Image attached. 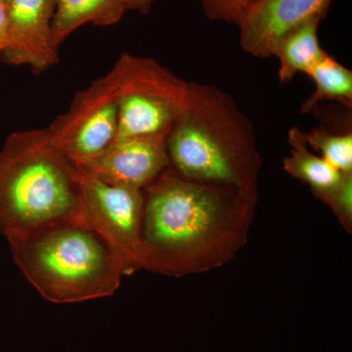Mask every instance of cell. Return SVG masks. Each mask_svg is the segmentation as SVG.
Returning a JSON list of instances; mask_svg holds the SVG:
<instances>
[{"mask_svg":"<svg viewBox=\"0 0 352 352\" xmlns=\"http://www.w3.org/2000/svg\"><path fill=\"white\" fill-rule=\"evenodd\" d=\"M289 154L283 160V168L296 179L307 183L314 196L333 188L344 173L331 166L323 157L308 148L303 131L298 126L288 132Z\"/></svg>","mask_w":352,"mask_h":352,"instance_id":"13","label":"cell"},{"mask_svg":"<svg viewBox=\"0 0 352 352\" xmlns=\"http://www.w3.org/2000/svg\"><path fill=\"white\" fill-rule=\"evenodd\" d=\"M166 142L170 168L182 177L232 187L258 201L263 157L254 127L226 90L190 82L186 110Z\"/></svg>","mask_w":352,"mask_h":352,"instance_id":"2","label":"cell"},{"mask_svg":"<svg viewBox=\"0 0 352 352\" xmlns=\"http://www.w3.org/2000/svg\"><path fill=\"white\" fill-rule=\"evenodd\" d=\"M127 10L138 11L141 14H147L151 10L153 4L157 0H124Z\"/></svg>","mask_w":352,"mask_h":352,"instance_id":"19","label":"cell"},{"mask_svg":"<svg viewBox=\"0 0 352 352\" xmlns=\"http://www.w3.org/2000/svg\"><path fill=\"white\" fill-rule=\"evenodd\" d=\"M166 140L164 135L117 138L76 166L110 184L143 190L170 166Z\"/></svg>","mask_w":352,"mask_h":352,"instance_id":"9","label":"cell"},{"mask_svg":"<svg viewBox=\"0 0 352 352\" xmlns=\"http://www.w3.org/2000/svg\"><path fill=\"white\" fill-rule=\"evenodd\" d=\"M142 191L145 270L201 274L230 263L247 245L258 201L239 190L192 182L168 166Z\"/></svg>","mask_w":352,"mask_h":352,"instance_id":"1","label":"cell"},{"mask_svg":"<svg viewBox=\"0 0 352 352\" xmlns=\"http://www.w3.org/2000/svg\"><path fill=\"white\" fill-rule=\"evenodd\" d=\"M106 75L119 110L117 138L168 136L186 110L190 82L153 58L124 53Z\"/></svg>","mask_w":352,"mask_h":352,"instance_id":"5","label":"cell"},{"mask_svg":"<svg viewBox=\"0 0 352 352\" xmlns=\"http://www.w3.org/2000/svg\"><path fill=\"white\" fill-rule=\"evenodd\" d=\"M78 178L87 226L117 256L124 275L145 270L142 190L110 184L80 168Z\"/></svg>","mask_w":352,"mask_h":352,"instance_id":"6","label":"cell"},{"mask_svg":"<svg viewBox=\"0 0 352 352\" xmlns=\"http://www.w3.org/2000/svg\"><path fill=\"white\" fill-rule=\"evenodd\" d=\"M126 10L124 0H56L53 43L59 50L78 28L87 24L102 27L117 24Z\"/></svg>","mask_w":352,"mask_h":352,"instance_id":"11","label":"cell"},{"mask_svg":"<svg viewBox=\"0 0 352 352\" xmlns=\"http://www.w3.org/2000/svg\"><path fill=\"white\" fill-rule=\"evenodd\" d=\"M8 38L0 58L13 66H27L41 74L59 62L53 43L56 0H7Z\"/></svg>","mask_w":352,"mask_h":352,"instance_id":"8","label":"cell"},{"mask_svg":"<svg viewBox=\"0 0 352 352\" xmlns=\"http://www.w3.org/2000/svg\"><path fill=\"white\" fill-rule=\"evenodd\" d=\"M305 75L314 80L315 89L303 102L300 113L314 112L325 101L352 107V72L326 53Z\"/></svg>","mask_w":352,"mask_h":352,"instance_id":"14","label":"cell"},{"mask_svg":"<svg viewBox=\"0 0 352 352\" xmlns=\"http://www.w3.org/2000/svg\"><path fill=\"white\" fill-rule=\"evenodd\" d=\"M46 129L58 151L76 166L104 151L119 129V110L107 75L78 91L68 110Z\"/></svg>","mask_w":352,"mask_h":352,"instance_id":"7","label":"cell"},{"mask_svg":"<svg viewBox=\"0 0 352 352\" xmlns=\"http://www.w3.org/2000/svg\"><path fill=\"white\" fill-rule=\"evenodd\" d=\"M333 0H256L238 28L240 45L248 54L273 57L287 34L312 20H323Z\"/></svg>","mask_w":352,"mask_h":352,"instance_id":"10","label":"cell"},{"mask_svg":"<svg viewBox=\"0 0 352 352\" xmlns=\"http://www.w3.org/2000/svg\"><path fill=\"white\" fill-rule=\"evenodd\" d=\"M0 3L3 4V6H6L7 0H0Z\"/></svg>","mask_w":352,"mask_h":352,"instance_id":"20","label":"cell"},{"mask_svg":"<svg viewBox=\"0 0 352 352\" xmlns=\"http://www.w3.org/2000/svg\"><path fill=\"white\" fill-rule=\"evenodd\" d=\"M320 20H312L287 34L277 43L273 56L279 61L278 76L282 83L293 80L298 74H307L325 56L318 38Z\"/></svg>","mask_w":352,"mask_h":352,"instance_id":"12","label":"cell"},{"mask_svg":"<svg viewBox=\"0 0 352 352\" xmlns=\"http://www.w3.org/2000/svg\"><path fill=\"white\" fill-rule=\"evenodd\" d=\"M331 208L342 228L352 233V173L342 175L333 188L315 196Z\"/></svg>","mask_w":352,"mask_h":352,"instance_id":"16","label":"cell"},{"mask_svg":"<svg viewBox=\"0 0 352 352\" xmlns=\"http://www.w3.org/2000/svg\"><path fill=\"white\" fill-rule=\"evenodd\" d=\"M69 222L87 226L78 166L46 127L13 132L0 149V234L14 239Z\"/></svg>","mask_w":352,"mask_h":352,"instance_id":"3","label":"cell"},{"mask_svg":"<svg viewBox=\"0 0 352 352\" xmlns=\"http://www.w3.org/2000/svg\"><path fill=\"white\" fill-rule=\"evenodd\" d=\"M256 0H201L210 20L237 25Z\"/></svg>","mask_w":352,"mask_h":352,"instance_id":"17","label":"cell"},{"mask_svg":"<svg viewBox=\"0 0 352 352\" xmlns=\"http://www.w3.org/2000/svg\"><path fill=\"white\" fill-rule=\"evenodd\" d=\"M7 242L23 276L50 302L113 296L124 275L110 248L85 224H58Z\"/></svg>","mask_w":352,"mask_h":352,"instance_id":"4","label":"cell"},{"mask_svg":"<svg viewBox=\"0 0 352 352\" xmlns=\"http://www.w3.org/2000/svg\"><path fill=\"white\" fill-rule=\"evenodd\" d=\"M8 38V22H7L6 7L0 3V55L3 52Z\"/></svg>","mask_w":352,"mask_h":352,"instance_id":"18","label":"cell"},{"mask_svg":"<svg viewBox=\"0 0 352 352\" xmlns=\"http://www.w3.org/2000/svg\"><path fill=\"white\" fill-rule=\"evenodd\" d=\"M303 138L308 148L323 157L340 173H352V133H333L318 127L303 131Z\"/></svg>","mask_w":352,"mask_h":352,"instance_id":"15","label":"cell"}]
</instances>
